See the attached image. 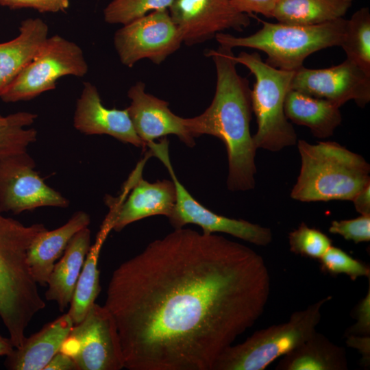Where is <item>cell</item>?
<instances>
[{"label":"cell","mask_w":370,"mask_h":370,"mask_svg":"<svg viewBox=\"0 0 370 370\" xmlns=\"http://www.w3.org/2000/svg\"><path fill=\"white\" fill-rule=\"evenodd\" d=\"M270 288L254 250L181 227L114 271L104 306L116 324L124 368L213 370L262 315Z\"/></svg>","instance_id":"6da1fadb"},{"label":"cell","mask_w":370,"mask_h":370,"mask_svg":"<svg viewBox=\"0 0 370 370\" xmlns=\"http://www.w3.org/2000/svg\"><path fill=\"white\" fill-rule=\"evenodd\" d=\"M215 66L217 83L210 105L201 114L184 118L193 137L210 135L225 145L228 160L227 186L231 191H247L255 186L256 151L250 132L252 107L248 80L240 75L232 49L219 45L205 52Z\"/></svg>","instance_id":"7a4b0ae2"},{"label":"cell","mask_w":370,"mask_h":370,"mask_svg":"<svg viewBox=\"0 0 370 370\" xmlns=\"http://www.w3.org/2000/svg\"><path fill=\"white\" fill-rule=\"evenodd\" d=\"M0 211V317L14 347H20L33 317L45 307L27 260L33 241L47 230L25 225Z\"/></svg>","instance_id":"3957f363"},{"label":"cell","mask_w":370,"mask_h":370,"mask_svg":"<svg viewBox=\"0 0 370 370\" xmlns=\"http://www.w3.org/2000/svg\"><path fill=\"white\" fill-rule=\"evenodd\" d=\"M301 167L290 196L302 201H352L370 184V165L334 141L297 142Z\"/></svg>","instance_id":"277c9868"},{"label":"cell","mask_w":370,"mask_h":370,"mask_svg":"<svg viewBox=\"0 0 370 370\" xmlns=\"http://www.w3.org/2000/svg\"><path fill=\"white\" fill-rule=\"evenodd\" d=\"M341 18L315 25H297L262 21L256 32L235 36L221 32L214 38L219 45L233 49L247 47L263 51L269 65L284 71H295L303 66L311 54L328 47L341 46L346 24Z\"/></svg>","instance_id":"5b68a950"},{"label":"cell","mask_w":370,"mask_h":370,"mask_svg":"<svg viewBox=\"0 0 370 370\" xmlns=\"http://www.w3.org/2000/svg\"><path fill=\"white\" fill-rule=\"evenodd\" d=\"M234 60L246 66L256 79L251 99L257 122V130L253 136L256 149L277 152L295 145L297 136L284 112L285 98L295 71L269 65L257 52L242 51L234 55Z\"/></svg>","instance_id":"8992f818"},{"label":"cell","mask_w":370,"mask_h":370,"mask_svg":"<svg viewBox=\"0 0 370 370\" xmlns=\"http://www.w3.org/2000/svg\"><path fill=\"white\" fill-rule=\"evenodd\" d=\"M328 296L304 310L294 312L288 321L255 332L245 341L227 347L213 370H264L299 346L316 331Z\"/></svg>","instance_id":"52a82bcc"},{"label":"cell","mask_w":370,"mask_h":370,"mask_svg":"<svg viewBox=\"0 0 370 370\" xmlns=\"http://www.w3.org/2000/svg\"><path fill=\"white\" fill-rule=\"evenodd\" d=\"M88 70L81 47L60 35L48 37L33 59L0 97L5 103L27 101L56 88L66 75L84 77Z\"/></svg>","instance_id":"ba28073f"},{"label":"cell","mask_w":370,"mask_h":370,"mask_svg":"<svg viewBox=\"0 0 370 370\" xmlns=\"http://www.w3.org/2000/svg\"><path fill=\"white\" fill-rule=\"evenodd\" d=\"M151 155L157 157L168 170L174 184L176 201L169 220L175 229L194 224L206 234L225 233L258 246H267L272 241L271 230L243 219H236L217 214L196 200L179 181L171 164L169 153V141L148 144Z\"/></svg>","instance_id":"9c48e42d"},{"label":"cell","mask_w":370,"mask_h":370,"mask_svg":"<svg viewBox=\"0 0 370 370\" xmlns=\"http://www.w3.org/2000/svg\"><path fill=\"white\" fill-rule=\"evenodd\" d=\"M60 352L74 360L77 370H120L123 355L115 320L105 306L96 303L75 324Z\"/></svg>","instance_id":"30bf717a"},{"label":"cell","mask_w":370,"mask_h":370,"mask_svg":"<svg viewBox=\"0 0 370 370\" xmlns=\"http://www.w3.org/2000/svg\"><path fill=\"white\" fill-rule=\"evenodd\" d=\"M113 42L121 62L131 68L143 59L161 64L180 48L183 40L169 10H164L123 25L114 33Z\"/></svg>","instance_id":"8fae6325"},{"label":"cell","mask_w":370,"mask_h":370,"mask_svg":"<svg viewBox=\"0 0 370 370\" xmlns=\"http://www.w3.org/2000/svg\"><path fill=\"white\" fill-rule=\"evenodd\" d=\"M27 151L0 158V211L19 214L40 207L67 208L69 201L49 186Z\"/></svg>","instance_id":"7c38bea8"},{"label":"cell","mask_w":370,"mask_h":370,"mask_svg":"<svg viewBox=\"0 0 370 370\" xmlns=\"http://www.w3.org/2000/svg\"><path fill=\"white\" fill-rule=\"evenodd\" d=\"M291 89L326 99L339 108L350 100L364 108L370 101V75L347 59L325 69L303 66L294 72Z\"/></svg>","instance_id":"4fadbf2b"},{"label":"cell","mask_w":370,"mask_h":370,"mask_svg":"<svg viewBox=\"0 0 370 370\" xmlns=\"http://www.w3.org/2000/svg\"><path fill=\"white\" fill-rule=\"evenodd\" d=\"M169 12L188 46L227 29L242 32L250 24L249 16L236 10L230 0H174Z\"/></svg>","instance_id":"5bb4252c"},{"label":"cell","mask_w":370,"mask_h":370,"mask_svg":"<svg viewBox=\"0 0 370 370\" xmlns=\"http://www.w3.org/2000/svg\"><path fill=\"white\" fill-rule=\"evenodd\" d=\"M131 100L127 108L139 138L146 144L173 134L188 147L195 145L194 138L184 125L182 117L175 114L169 103L145 91V84L137 82L128 90Z\"/></svg>","instance_id":"9a60e30c"},{"label":"cell","mask_w":370,"mask_h":370,"mask_svg":"<svg viewBox=\"0 0 370 370\" xmlns=\"http://www.w3.org/2000/svg\"><path fill=\"white\" fill-rule=\"evenodd\" d=\"M73 126L86 135L106 134L137 147H147L135 132L127 109L105 107L97 87L88 82H84L77 101Z\"/></svg>","instance_id":"2e32d148"},{"label":"cell","mask_w":370,"mask_h":370,"mask_svg":"<svg viewBox=\"0 0 370 370\" xmlns=\"http://www.w3.org/2000/svg\"><path fill=\"white\" fill-rule=\"evenodd\" d=\"M123 203L113 206L112 230L121 231L127 225L155 215H171L176 201L175 188L170 180L149 182L140 175Z\"/></svg>","instance_id":"e0dca14e"},{"label":"cell","mask_w":370,"mask_h":370,"mask_svg":"<svg viewBox=\"0 0 370 370\" xmlns=\"http://www.w3.org/2000/svg\"><path fill=\"white\" fill-rule=\"evenodd\" d=\"M74 323L67 312L47 323L40 331L26 337L6 356L5 365L12 370H44L60 350Z\"/></svg>","instance_id":"ac0fdd59"},{"label":"cell","mask_w":370,"mask_h":370,"mask_svg":"<svg viewBox=\"0 0 370 370\" xmlns=\"http://www.w3.org/2000/svg\"><path fill=\"white\" fill-rule=\"evenodd\" d=\"M90 222L86 212L77 211L63 225L51 231L47 229L36 237L28 248L27 260L37 284H47L56 261L63 255L73 236Z\"/></svg>","instance_id":"d6986e66"},{"label":"cell","mask_w":370,"mask_h":370,"mask_svg":"<svg viewBox=\"0 0 370 370\" xmlns=\"http://www.w3.org/2000/svg\"><path fill=\"white\" fill-rule=\"evenodd\" d=\"M48 34L45 21L29 18L21 22L15 38L0 43V97L33 59Z\"/></svg>","instance_id":"ffe728a7"},{"label":"cell","mask_w":370,"mask_h":370,"mask_svg":"<svg viewBox=\"0 0 370 370\" xmlns=\"http://www.w3.org/2000/svg\"><path fill=\"white\" fill-rule=\"evenodd\" d=\"M90 247V230L86 227L73 236L53 267L47 284L45 297L48 301H56L60 311H64L71 302Z\"/></svg>","instance_id":"44dd1931"},{"label":"cell","mask_w":370,"mask_h":370,"mask_svg":"<svg viewBox=\"0 0 370 370\" xmlns=\"http://www.w3.org/2000/svg\"><path fill=\"white\" fill-rule=\"evenodd\" d=\"M284 112L289 121L308 127L314 137L321 139L332 136L342 121L336 104L292 89L285 98Z\"/></svg>","instance_id":"7402d4cb"},{"label":"cell","mask_w":370,"mask_h":370,"mask_svg":"<svg viewBox=\"0 0 370 370\" xmlns=\"http://www.w3.org/2000/svg\"><path fill=\"white\" fill-rule=\"evenodd\" d=\"M275 369L346 370V352L323 334L314 331L307 340L284 355Z\"/></svg>","instance_id":"603a6c76"},{"label":"cell","mask_w":370,"mask_h":370,"mask_svg":"<svg viewBox=\"0 0 370 370\" xmlns=\"http://www.w3.org/2000/svg\"><path fill=\"white\" fill-rule=\"evenodd\" d=\"M114 212L111 210L85 258L68 311L74 325L83 320L101 291L98 261L101 247L112 230Z\"/></svg>","instance_id":"cb8c5ba5"},{"label":"cell","mask_w":370,"mask_h":370,"mask_svg":"<svg viewBox=\"0 0 370 370\" xmlns=\"http://www.w3.org/2000/svg\"><path fill=\"white\" fill-rule=\"evenodd\" d=\"M352 3L353 0H278L272 18L286 24L319 25L343 18Z\"/></svg>","instance_id":"d4e9b609"},{"label":"cell","mask_w":370,"mask_h":370,"mask_svg":"<svg viewBox=\"0 0 370 370\" xmlns=\"http://www.w3.org/2000/svg\"><path fill=\"white\" fill-rule=\"evenodd\" d=\"M346 59L370 75V10L363 7L346 20L341 46Z\"/></svg>","instance_id":"484cf974"},{"label":"cell","mask_w":370,"mask_h":370,"mask_svg":"<svg viewBox=\"0 0 370 370\" xmlns=\"http://www.w3.org/2000/svg\"><path fill=\"white\" fill-rule=\"evenodd\" d=\"M37 118L29 112H18L0 116V158L27 151L37 140V131L28 128Z\"/></svg>","instance_id":"4316f807"},{"label":"cell","mask_w":370,"mask_h":370,"mask_svg":"<svg viewBox=\"0 0 370 370\" xmlns=\"http://www.w3.org/2000/svg\"><path fill=\"white\" fill-rule=\"evenodd\" d=\"M174 0H112L103 10L109 24L125 25L150 12L169 10Z\"/></svg>","instance_id":"83f0119b"},{"label":"cell","mask_w":370,"mask_h":370,"mask_svg":"<svg viewBox=\"0 0 370 370\" xmlns=\"http://www.w3.org/2000/svg\"><path fill=\"white\" fill-rule=\"evenodd\" d=\"M290 251L312 259H320L332 245V239L318 229L301 223L288 234Z\"/></svg>","instance_id":"f1b7e54d"},{"label":"cell","mask_w":370,"mask_h":370,"mask_svg":"<svg viewBox=\"0 0 370 370\" xmlns=\"http://www.w3.org/2000/svg\"><path fill=\"white\" fill-rule=\"evenodd\" d=\"M319 260L323 273L334 275L345 274L353 281L360 277L370 278L369 265L354 258L341 248L332 245Z\"/></svg>","instance_id":"f546056e"},{"label":"cell","mask_w":370,"mask_h":370,"mask_svg":"<svg viewBox=\"0 0 370 370\" xmlns=\"http://www.w3.org/2000/svg\"><path fill=\"white\" fill-rule=\"evenodd\" d=\"M329 232L355 243L370 241V215H361L347 220L333 221Z\"/></svg>","instance_id":"4dcf8cb0"},{"label":"cell","mask_w":370,"mask_h":370,"mask_svg":"<svg viewBox=\"0 0 370 370\" xmlns=\"http://www.w3.org/2000/svg\"><path fill=\"white\" fill-rule=\"evenodd\" d=\"M71 0H0V5L11 9L32 8L40 12H64Z\"/></svg>","instance_id":"1f68e13d"},{"label":"cell","mask_w":370,"mask_h":370,"mask_svg":"<svg viewBox=\"0 0 370 370\" xmlns=\"http://www.w3.org/2000/svg\"><path fill=\"white\" fill-rule=\"evenodd\" d=\"M370 283L364 298L357 304L354 310L356 322L347 329L346 335H370Z\"/></svg>","instance_id":"d6a6232c"},{"label":"cell","mask_w":370,"mask_h":370,"mask_svg":"<svg viewBox=\"0 0 370 370\" xmlns=\"http://www.w3.org/2000/svg\"><path fill=\"white\" fill-rule=\"evenodd\" d=\"M238 12L248 14H260L272 18L273 12L278 0H230Z\"/></svg>","instance_id":"836d02e7"},{"label":"cell","mask_w":370,"mask_h":370,"mask_svg":"<svg viewBox=\"0 0 370 370\" xmlns=\"http://www.w3.org/2000/svg\"><path fill=\"white\" fill-rule=\"evenodd\" d=\"M347 343L348 346L357 349L362 355V364L365 367L369 366L370 338L369 336L348 335Z\"/></svg>","instance_id":"e575fe53"},{"label":"cell","mask_w":370,"mask_h":370,"mask_svg":"<svg viewBox=\"0 0 370 370\" xmlns=\"http://www.w3.org/2000/svg\"><path fill=\"white\" fill-rule=\"evenodd\" d=\"M77 370L73 358L69 355L58 352L48 362L44 370Z\"/></svg>","instance_id":"d590c367"},{"label":"cell","mask_w":370,"mask_h":370,"mask_svg":"<svg viewBox=\"0 0 370 370\" xmlns=\"http://www.w3.org/2000/svg\"><path fill=\"white\" fill-rule=\"evenodd\" d=\"M361 215H370V184L362 189L352 201Z\"/></svg>","instance_id":"8d00e7d4"},{"label":"cell","mask_w":370,"mask_h":370,"mask_svg":"<svg viewBox=\"0 0 370 370\" xmlns=\"http://www.w3.org/2000/svg\"><path fill=\"white\" fill-rule=\"evenodd\" d=\"M14 347L11 340L0 335V356H7L11 354Z\"/></svg>","instance_id":"74e56055"},{"label":"cell","mask_w":370,"mask_h":370,"mask_svg":"<svg viewBox=\"0 0 370 370\" xmlns=\"http://www.w3.org/2000/svg\"><path fill=\"white\" fill-rule=\"evenodd\" d=\"M1 116V115L0 114V116Z\"/></svg>","instance_id":"f35d334b"}]
</instances>
